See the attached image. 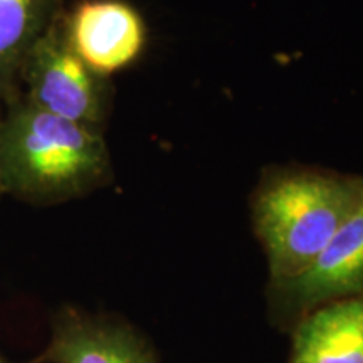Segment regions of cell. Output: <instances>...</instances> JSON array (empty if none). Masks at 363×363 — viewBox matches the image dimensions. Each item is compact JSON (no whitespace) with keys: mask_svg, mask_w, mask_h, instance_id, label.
<instances>
[{"mask_svg":"<svg viewBox=\"0 0 363 363\" xmlns=\"http://www.w3.org/2000/svg\"><path fill=\"white\" fill-rule=\"evenodd\" d=\"M113 162L103 131L65 120L22 96L0 116V197L57 206L106 187Z\"/></svg>","mask_w":363,"mask_h":363,"instance_id":"obj_1","label":"cell"},{"mask_svg":"<svg viewBox=\"0 0 363 363\" xmlns=\"http://www.w3.org/2000/svg\"><path fill=\"white\" fill-rule=\"evenodd\" d=\"M363 201V175L274 167L251 195V220L269 283L301 274Z\"/></svg>","mask_w":363,"mask_h":363,"instance_id":"obj_2","label":"cell"},{"mask_svg":"<svg viewBox=\"0 0 363 363\" xmlns=\"http://www.w3.org/2000/svg\"><path fill=\"white\" fill-rule=\"evenodd\" d=\"M61 17L30 49L22 67L21 96L45 113L104 133L113 110V83L76 54Z\"/></svg>","mask_w":363,"mask_h":363,"instance_id":"obj_3","label":"cell"},{"mask_svg":"<svg viewBox=\"0 0 363 363\" xmlns=\"http://www.w3.org/2000/svg\"><path fill=\"white\" fill-rule=\"evenodd\" d=\"M363 293V201L313 264L284 281L267 283V316L289 333L315 308Z\"/></svg>","mask_w":363,"mask_h":363,"instance_id":"obj_4","label":"cell"},{"mask_svg":"<svg viewBox=\"0 0 363 363\" xmlns=\"http://www.w3.org/2000/svg\"><path fill=\"white\" fill-rule=\"evenodd\" d=\"M49 325L44 350L26 363H160L152 342L123 316L62 305Z\"/></svg>","mask_w":363,"mask_h":363,"instance_id":"obj_5","label":"cell"},{"mask_svg":"<svg viewBox=\"0 0 363 363\" xmlns=\"http://www.w3.org/2000/svg\"><path fill=\"white\" fill-rule=\"evenodd\" d=\"M61 22L71 48L104 78L136 65L148 44L147 22L128 0H78Z\"/></svg>","mask_w":363,"mask_h":363,"instance_id":"obj_6","label":"cell"},{"mask_svg":"<svg viewBox=\"0 0 363 363\" xmlns=\"http://www.w3.org/2000/svg\"><path fill=\"white\" fill-rule=\"evenodd\" d=\"M289 335V363H363V293L315 308Z\"/></svg>","mask_w":363,"mask_h":363,"instance_id":"obj_7","label":"cell"},{"mask_svg":"<svg viewBox=\"0 0 363 363\" xmlns=\"http://www.w3.org/2000/svg\"><path fill=\"white\" fill-rule=\"evenodd\" d=\"M67 0H0V101L21 96L22 67L40 35L66 11Z\"/></svg>","mask_w":363,"mask_h":363,"instance_id":"obj_8","label":"cell"},{"mask_svg":"<svg viewBox=\"0 0 363 363\" xmlns=\"http://www.w3.org/2000/svg\"><path fill=\"white\" fill-rule=\"evenodd\" d=\"M0 363H16V362H12L11 358H7L2 352H0Z\"/></svg>","mask_w":363,"mask_h":363,"instance_id":"obj_9","label":"cell"},{"mask_svg":"<svg viewBox=\"0 0 363 363\" xmlns=\"http://www.w3.org/2000/svg\"><path fill=\"white\" fill-rule=\"evenodd\" d=\"M2 110H4V104H2V101H0V116H2ZM2 199V197H0Z\"/></svg>","mask_w":363,"mask_h":363,"instance_id":"obj_10","label":"cell"}]
</instances>
